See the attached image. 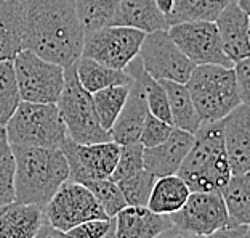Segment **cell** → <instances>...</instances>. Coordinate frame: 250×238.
I'll use <instances>...</instances> for the list:
<instances>
[{
    "instance_id": "obj_1",
    "label": "cell",
    "mask_w": 250,
    "mask_h": 238,
    "mask_svg": "<svg viewBox=\"0 0 250 238\" xmlns=\"http://www.w3.org/2000/svg\"><path fill=\"white\" fill-rule=\"evenodd\" d=\"M83 26L74 0H21L22 48L67 66L82 55Z\"/></svg>"
},
{
    "instance_id": "obj_2",
    "label": "cell",
    "mask_w": 250,
    "mask_h": 238,
    "mask_svg": "<svg viewBox=\"0 0 250 238\" xmlns=\"http://www.w3.org/2000/svg\"><path fill=\"white\" fill-rule=\"evenodd\" d=\"M11 150L15 156V201L43 208L69 179L64 155L60 148L41 146L11 145Z\"/></svg>"
},
{
    "instance_id": "obj_3",
    "label": "cell",
    "mask_w": 250,
    "mask_h": 238,
    "mask_svg": "<svg viewBox=\"0 0 250 238\" xmlns=\"http://www.w3.org/2000/svg\"><path fill=\"white\" fill-rule=\"evenodd\" d=\"M191 191H220L231 177L221 122H204L177 172Z\"/></svg>"
},
{
    "instance_id": "obj_4",
    "label": "cell",
    "mask_w": 250,
    "mask_h": 238,
    "mask_svg": "<svg viewBox=\"0 0 250 238\" xmlns=\"http://www.w3.org/2000/svg\"><path fill=\"white\" fill-rule=\"evenodd\" d=\"M201 122H217L239 106L234 71L221 65H197L186 82Z\"/></svg>"
},
{
    "instance_id": "obj_5",
    "label": "cell",
    "mask_w": 250,
    "mask_h": 238,
    "mask_svg": "<svg viewBox=\"0 0 250 238\" xmlns=\"http://www.w3.org/2000/svg\"><path fill=\"white\" fill-rule=\"evenodd\" d=\"M5 134L11 145L41 148H60L67 137L56 103H31L22 100L5 124Z\"/></svg>"
},
{
    "instance_id": "obj_6",
    "label": "cell",
    "mask_w": 250,
    "mask_h": 238,
    "mask_svg": "<svg viewBox=\"0 0 250 238\" xmlns=\"http://www.w3.org/2000/svg\"><path fill=\"white\" fill-rule=\"evenodd\" d=\"M56 106L71 140L77 143H100L111 140L109 132L103 129L96 116L92 94L79 82L76 63L64 66V86Z\"/></svg>"
},
{
    "instance_id": "obj_7",
    "label": "cell",
    "mask_w": 250,
    "mask_h": 238,
    "mask_svg": "<svg viewBox=\"0 0 250 238\" xmlns=\"http://www.w3.org/2000/svg\"><path fill=\"white\" fill-rule=\"evenodd\" d=\"M13 70L22 101L56 103L64 86V66L22 48L13 58Z\"/></svg>"
},
{
    "instance_id": "obj_8",
    "label": "cell",
    "mask_w": 250,
    "mask_h": 238,
    "mask_svg": "<svg viewBox=\"0 0 250 238\" xmlns=\"http://www.w3.org/2000/svg\"><path fill=\"white\" fill-rule=\"evenodd\" d=\"M145 34L136 27L121 24L85 31L82 56H88L112 70H125L138 56Z\"/></svg>"
},
{
    "instance_id": "obj_9",
    "label": "cell",
    "mask_w": 250,
    "mask_h": 238,
    "mask_svg": "<svg viewBox=\"0 0 250 238\" xmlns=\"http://www.w3.org/2000/svg\"><path fill=\"white\" fill-rule=\"evenodd\" d=\"M138 58L143 70L156 81L186 84L196 65L178 48L167 29L146 32Z\"/></svg>"
},
{
    "instance_id": "obj_10",
    "label": "cell",
    "mask_w": 250,
    "mask_h": 238,
    "mask_svg": "<svg viewBox=\"0 0 250 238\" xmlns=\"http://www.w3.org/2000/svg\"><path fill=\"white\" fill-rule=\"evenodd\" d=\"M45 222L58 232H66L90 219L107 217L87 187L66 180L43 206Z\"/></svg>"
},
{
    "instance_id": "obj_11",
    "label": "cell",
    "mask_w": 250,
    "mask_h": 238,
    "mask_svg": "<svg viewBox=\"0 0 250 238\" xmlns=\"http://www.w3.org/2000/svg\"><path fill=\"white\" fill-rule=\"evenodd\" d=\"M60 150L69 167L71 182L85 184L88 180L109 179L121 151V145L107 140L100 143H77L66 137Z\"/></svg>"
},
{
    "instance_id": "obj_12",
    "label": "cell",
    "mask_w": 250,
    "mask_h": 238,
    "mask_svg": "<svg viewBox=\"0 0 250 238\" xmlns=\"http://www.w3.org/2000/svg\"><path fill=\"white\" fill-rule=\"evenodd\" d=\"M170 37L178 48L197 65H221L231 68L232 63L225 55L215 21L180 23L168 27Z\"/></svg>"
},
{
    "instance_id": "obj_13",
    "label": "cell",
    "mask_w": 250,
    "mask_h": 238,
    "mask_svg": "<svg viewBox=\"0 0 250 238\" xmlns=\"http://www.w3.org/2000/svg\"><path fill=\"white\" fill-rule=\"evenodd\" d=\"M172 224L199 237H207L229 224L220 191H191L185 205L170 214Z\"/></svg>"
},
{
    "instance_id": "obj_14",
    "label": "cell",
    "mask_w": 250,
    "mask_h": 238,
    "mask_svg": "<svg viewBox=\"0 0 250 238\" xmlns=\"http://www.w3.org/2000/svg\"><path fill=\"white\" fill-rule=\"evenodd\" d=\"M223 143L231 174L250 171V110L249 103H241L221 119Z\"/></svg>"
},
{
    "instance_id": "obj_15",
    "label": "cell",
    "mask_w": 250,
    "mask_h": 238,
    "mask_svg": "<svg viewBox=\"0 0 250 238\" xmlns=\"http://www.w3.org/2000/svg\"><path fill=\"white\" fill-rule=\"evenodd\" d=\"M215 24H217L225 55L231 60V63L249 58L250 53L249 13L241 10L236 2H229L217 16Z\"/></svg>"
},
{
    "instance_id": "obj_16",
    "label": "cell",
    "mask_w": 250,
    "mask_h": 238,
    "mask_svg": "<svg viewBox=\"0 0 250 238\" xmlns=\"http://www.w3.org/2000/svg\"><path fill=\"white\" fill-rule=\"evenodd\" d=\"M147 113L149 110L146 105L143 86L138 77L132 76L127 100H125L112 127L109 129L111 140L116 142L117 145H128L138 142Z\"/></svg>"
},
{
    "instance_id": "obj_17",
    "label": "cell",
    "mask_w": 250,
    "mask_h": 238,
    "mask_svg": "<svg viewBox=\"0 0 250 238\" xmlns=\"http://www.w3.org/2000/svg\"><path fill=\"white\" fill-rule=\"evenodd\" d=\"M194 135L173 127L168 139L156 146L143 150L145 169L151 171L156 177L177 174L186 153L189 151Z\"/></svg>"
},
{
    "instance_id": "obj_18",
    "label": "cell",
    "mask_w": 250,
    "mask_h": 238,
    "mask_svg": "<svg viewBox=\"0 0 250 238\" xmlns=\"http://www.w3.org/2000/svg\"><path fill=\"white\" fill-rule=\"evenodd\" d=\"M114 220L116 238H156L173 225L170 216L152 213L146 206H125Z\"/></svg>"
},
{
    "instance_id": "obj_19",
    "label": "cell",
    "mask_w": 250,
    "mask_h": 238,
    "mask_svg": "<svg viewBox=\"0 0 250 238\" xmlns=\"http://www.w3.org/2000/svg\"><path fill=\"white\" fill-rule=\"evenodd\" d=\"M43 224L42 206L13 201L0 209V238H32Z\"/></svg>"
},
{
    "instance_id": "obj_20",
    "label": "cell",
    "mask_w": 250,
    "mask_h": 238,
    "mask_svg": "<svg viewBox=\"0 0 250 238\" xmlns=\"http://www.w3.org/2000/svg\"><path fill=\"white\" fill-rule=\"evenodd\" d=\"M189 193V187L178 174L157 177L154 185H152L146 208H149L152 213L170 216L185 205Z\"/></svg>"
},
{
    "instance_id": "obj_21",
    "label": "cell",
    "mask_w": 250,
    "mask_h": 238,
    "mask_svg": "<svg viewBox=\"0 0 250 238\" xmlns=\"http://www.w3.org/2000/svg\"><path fill=\"white\" fill-rule=\"evenodd\" d=\"M159 82L162 84V87L167 94L172 126L194 135L202 122L197 115L194 103H192L191 94L188 90L186 84L173 82V81H159Z\"/></svg>"
},
{
    "instance_id": "obj_22",
    "label": "cell",
    "mask_w": 250,
    "mask_h": 238,
    "mask_svg": "<svg viewBox=\"0 0 250 238\" xmlns=\"http://www.w3.org/2000/svg\"><path fill=\"white\" fill-rule=\"evenodd\" d=\"M76 72L81 86L90 94L109 86H130L132 84V76L125 70H112L109 66H104L82 55L76 61Z\"/></svg>"
},
{
    "instance_id": "obj_23",
    "label": "cell",
    "mask_w": 250,
    "mask_h": 238,
    "mask_svg": "<svg viewBox=\"0 0 250 238\" xmlns=\"http://www.w3.org/2000/svg\"><path fill=\"white\" fill-rule=\"evenodd\" d=\"M119 24L130 26L143 32L168 29V24L154 0H121Z\"/></svg>"
},
{
    "instance_id": "obj_24",
    "label": "cell",
    "mask_w": 250,
    "mask_h": 238,
    "mask_svg": "<svg viewBox=\"0 0 250 238\" xmlns=\"http://www.w3.org/2000/svg\"><path fill=\"white\" fill-rule=\"evenodd\" d=\"M21 50V0H0V61L13 60Z\"/></svg>"
},
{
    "instance_id": "obj_25",
    "label": "cell",
    "mask_w": 250,
    "mask_h": 238,
    "mask_svg": "<svg viewBox=\"0 0 250 238\" xmlns=\"http://www.w3.org/2000/svg\"><path fill=\"white\" fill-rule=\"evenodd\" d=\"M229 224L249 225L250 222V175L231 174L228 182L220 190Z\"/></svg>"
},
{
    "instance_id": "obj_26",
    "label": "cell",
    "mask_w": 250,
    "mask_h": 238,
    "mask_svg": "<svg viewBox=\"0 0 250 238\" xmlns=\"http://www.w3.org/2000/svg\"><path fill=\"white\" fill-rule=\"evenodd\" d=\"M228 3V0H175L166 21L168 27L180 23L215 21Z\"/></svg>"
},
{
    "instance_id": "obj_27",
    "label": "cell",
    "mask_w": 250,
    "mask_h": 238,
    "mask_svg": "<svg viewBox=\"0 0 250 238\" xmlns=\"http://www.w3.org/2000/svg\"><path fill=\"white\" fill-rule=\"evenodd\" d=\"M83 31L119 24L121 0H74Z\"/></svg>"
},
{
    "instance_id": "obj_28",
    "label": "cell",
    "mask_w": 250,
    "mask_h": 238,
    "mask_svg": "<svg viewBox=\"0 0 250 238\" xmlns=\"http://www.w3.org/2000/svg\"><path fill=\"white\" fill-rule=\"evenodd\" d=\"M128 90L130 86H109L92 94L96 116L100 119V124L107 132L121 113L125 100H127Z\"/></svg>"
},
{
    "instance_id": "obj_29",
    "label": "cell",
    "mask_w": 250,
    "mask_h": 238,
    "mask_svg": "<svg viewBox=\"0 0 250 238\" xmlns=\"http://www.w3.org/2000/svg\"><path fill=\"white\" fill-rule=\"evenodd\" d=\"M20 101L21 97L15 77L13 60L0 61V127H5Z\"/></svg>"
},
{
    "instance_id": "obj_30",
    "label": "cell",
    "mask_w": 250,
    "mask_h": 238,
    "mask_svg": "<svg viewBox=\"0 0 250 238\" xmlns=\"http://www.w3.org/2000/svg\"><path fill=\"white\" fill-rule=\"evenodd\" d=\"M156 179L154 174L143 167L138 172L119 180L117 185L127 201V206H146Z\"/></svg>"
},
{
    "instance_id": "obj_31",
    "label": "cell",
    "mask_w": 250,
    "mask_h": 238,
    "mask_svg": "<svg viewBox=\"0 0 250 238\" xmlns=\"http://www.w3.org/2000/svg\"><path fill=\"white\" fill-rule=\"evenodd\" d=\"M92 191L95 200L98 201L100 208L103 209L107 217H116V214L127 206V201L119 189L117 182L111 179H96L82 184Z\"/></svg>"
},
{
    "instance_id": "obj_32",
    "label": "cell",
    "mask_w": 250,
    "mask_h": 238,
    "mask_svg": "<svg viewBox=\"0 0 250 238\" xmlns=\"http://www.w3.org/2000/svg\"><path fill=\"white\" fill-rule=\"evenodd\" d=\"M15 201V156L11 145L0 127V206H7Z\"/></svg>"
},
{
    "instance_id": "obj_33",
    "label": "cell",
    "mask_w": 250,
    "mask_h": 238,
    "mask_svg": "<svg viewBox=\"0 0 250 238\" xmlns=\"http://www.w3.org/2000/svg\"><path fill=\"white\" fill-rule=\"evenodd\" d=\"M143 150H145V146L141 145L140 142H135V143H128V145H121L117 163L109 179L114 180V182H119V180L138 172L140 169H143L145 167Z\"/></svg>"
},
{
    "instance_id": "obj_34",
    "label": "cell",
    "mask_w": 250,
    "mask_h": 238,
    "mask_svg": "<svg viewBox=\"0 0 250 238\" xmlns=\"http://www.w3.org/2000/svg\"><path fill=\"white\" fill-rule=\"evenodd\" d=\"M62 238H116L114 217L90 219L77 224L66 232H61Z\"/></svg>"
},
{
    "instance_id": "obj_35",
    "label": "cell",
    "mask_w": 250,
    "mask_h": 238,
    "mask_svg": "<svg viewBox=\"0 0 250 238\" xmlns=\"http://www.w3.org/2000/svg\"><path fill=\"white\" fill-rule=\"evenodd\" d=\"M172 130H173L172 124H168L166 121H162V119L152 116L151 113H147L138 142L145 148H151V146H156L159 143H162V142H166L168 139V135L172 134Z\"/></svg>"
},
{
    "instance_id": "obj_36",
    "label": "cell",
    "mask_w": 250,
    "mask_h": 238,
    "mask_svg": "<svg viewBox=\"0 0 250 238\" xmlns=\"http://www.w3.org/2000/svg\"><path fill=\"white\" fill-rule=\"evenodd\" d=\"M232 71H234V79L237 92L242 103H249L250 98V61L249 58H244L232 63Z\"/></svg>"
},
{
    "instance_id": "obj_37",
    "label": "cell",
    "mask_w": 250,
    "mask_h": 238,
    "mask_svg": "<svg viewBox=\"0 0 250 238\" xmlns=\"http://www.w3.org/2000/svg\"><path fill=\"white\" fill-rule=\"evenodd\" d=\"M250 232H249V225H234V224H228L226 227L220 229L213 234H210L204 238H249Z\"/></svg>"
},
{
    "instance_id": "obj_38",
    "label": "cell",
    "mask_w": 250,
    "mask_h": 238,
    "mask_svg": "<svg viewBox=\"0 0 250 238\" xmlns=\"http://www.w3.org/2000/svg\"><path fill=\"white\" fill-rule=\"evenodd\" d=\"M156 238H204V237H199V235H194V234H189V232L181 230V229H178V227H175V225H172L170 229L164 230L162 234H159Z\"/></svg>"
},
{
    "instance_id": "obj_39",
    "label": "cell",
    "mask_w": 250,
    "mask_h": 238,
    "mask_svg": "<svg viewBox=\"0 0 250 238\" xmlns=\"http://www.w3.org/2000/svg\"><path fill=\"white\" fill-rule=\"evenodd\" d=\"M32 238H62V237H61V232H58L56 229H53L52 225H48L45 222Z\"/></svg>"
},
{
    "instance_id": "obj_40",
    "label": "cell",
    "mask_w": 250,
    "mask_h": 238,
    "mask_svg": "<svg viewBox=\"0 0 250 238\" xmlns=\"http://www.w3.org/2000/svg\"><path fill=\"white\" fill-rule=\"evenodd\" d=\"M154 2H156L157 10L161 11L164 16H167L170 11H172V8H173V2H175V0H154Z\"/></svg>"
},
{
    "instance_id": "obj_41",
    "label": "cell",
    "mask_w": 250,
    "mask_h": 238,
    "mask_svg": "<svg viewBox=\"0 0 250 238\" xmlns=\"http://www.w3.org/2000/svg\"><path fill=\"white\" fill-rule=\"evenodd\" d=\"M236 3L239 5V8L246 11V13H250V8H249V0H237Z\"/></svg>"
},
{
    "instance_id": "obj_42",
    "label": "cell",
    "mask_w": 250,
    "mask_h": 238,
    "mask_svg": "<svg viewBox=\"0 0 250 238\" xmlns=\"http://www.w3.org/2000/svg\"><path fill=\"white\" fill-rule=\"evenodd\" d=\"M228 2H237V0H228Z\"/></svg>"
}]
</instances>
